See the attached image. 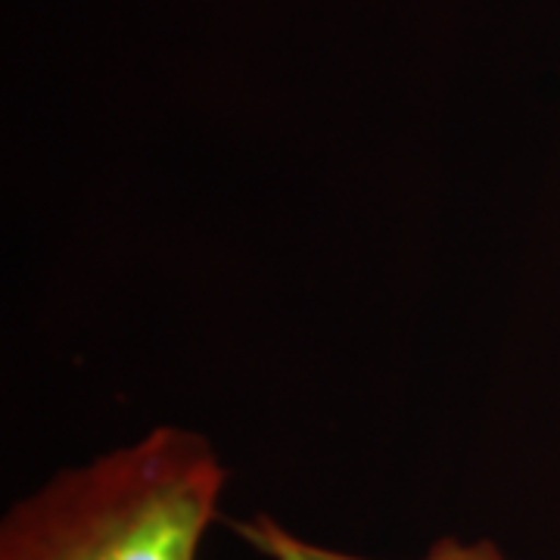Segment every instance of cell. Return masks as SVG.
Wrapping results in <instances>:
<instances>
[{
    "mask_svg": "<svg viewBox=\"0 0 560 560\" xmlns=\"http://www.w3.org/2000/svg\"><path fill=\"white\" fill-rule=\"evenodd\" d=\"M228 470L175 423L62 470L0 523V560H197Z\"/></svg>",
    "mask_w": 560,
    "mask_h": 560,
    "instance_id": "1",
    "label": "cell"
},
{
    "mask_svg": "<svg viewBox=\"0 0 560 560\" xmlns=\"http://www.w3.org/2000/svg\"><path fill=\"white\" fill-rule=\"evenodd\" d=\"M234 533L241 536L246 545H253L259 555L271 560H320L312 541L300 539L296 533H290L287 526H280L275 517L268 514H256L249 521L231 523Z\"/></svg>",
    "mask_w": 560,
    "mask_h": 560,
    "instance_id": "2",
    "label": "cell"
},
{
    "mask_svg": "<svg viewBox=\"0 0 560 560\" xmlns=\"http://www.w3.org/2000/svg\"><path fill=\"white\" fill-rule=\"evenodd\" d=\"M320 560H396V558H364V555H349V551H337V548H320L315 545ZM411 560H508L499 551V545L489 539L480 541H460V539H436L420 558Z\"/></svg>",
    "mask_w": 560,
    "mask_h": 560,
    "instance_id": "3",
    "label": "cell"
}]
</instances>
